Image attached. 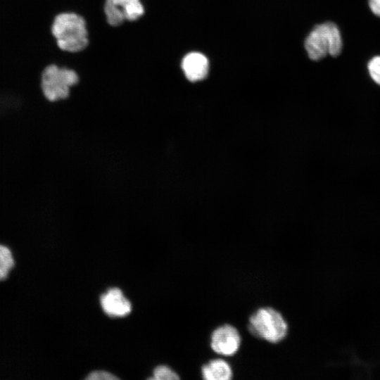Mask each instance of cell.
<instances>
[{"label": "cell", "instance_id": "cell-1", "mask_svg": "<svg viewBox=\"0 0 380 380\" xmlns=\"http://www.w3.org/2000/svg\"><path fill=\"white\" fill-rule=\"evenodd\" d=\"M51 32L58 46L64 51H81L89 43L86 22L75 13L57 15L51 25Z\"/></svg>", "mask_w": 380, "mask_h": 380}, {"label": "cell", "instance_id": "cell-2", "mask_svg": "<svg viewBox=\"0 0 380 380\" xmlns=\"http://www.w3.org/2000/svg\"><path fill=\"white\" fill-rule=\"evenodd\" d=\"M305 49L312 61H319L328 54L338 56L342 49V39L338 27L331 22L316 25L305 40Z\"/></svg>", "mask_w": 380, "mask_h": 380}, {"label": "cell", "instance_id": "cell-3", "mask_svg": "<svg viewBox=\"0 0 380 380\" xmlns=\"http://www.w3.org/2000/svg\"><path fill=\"white\" fill-rule=\"evenodd\" d=\"M248 330L258 338L276 343L286 336L288 325L280 312L265 307L258 309L251 316Z\"/></svg>", "mask_w": 380, "mask_h": 380}, {"label": "cell", "instance_id": "cell-4", "mask_svg": "<svg viewBox=\"0 0 380 380\" xmlns=\"http://www.w3.org/2000/svg\"><path fill=\"white\" fill-rule=\"evenodd\" d=\"M78 82L79 77L75 70L49 65L42 72L41 87L45 98L55 102L68 98L70 88Z\"/></svg>", "mask_w": 380, "mask_h": 380}, {"label": "cell", "instance_id": "cell-5", "mask_svg": "<svg viewBox=\"0 0 380 380\" xmlns=\"http://www.w3.org/2000/svg\"><path fill=\"white\" fill-rule=\"evenodd\" d=\"M104 13L110 25L118 26L124 21H134L144 13L140 0H106Z\"/></svg>", "mask_w": 380, "mask_h": 380}, {"label": "cell", "instance_id": "cell-6", "mask_svg": "<svg viewBox=\"0 0 380 380\" xmlns=\"http://www.w3.org/2000/svg\"><path fill=\"white\" fill-rule=\"evenodd\" d=\"M240 344V334L232 325L226 324L220 326L212 333L210 346L220 355H233L238 351Z\"/></svg>", "mask_w": 380, "mask_h": 380}, {"label": "cell", "instance_id": "cell-7", "mask_svg": "<svg viewBox=\"0 0 380 380\" xmlns=\"http://www.w3.org/2000/svg\"><path fill=\"white\" fill-rule=\"evenodd\" d=\"M181 67L186 79L194 82L206 77L209 70V61L204 54L193 51L184 56Z\"/></svg>", "mask_w": 380, "mask_h": 380}, {"label": "cell", "instance_id": "cell-8", "mask_svg": "<svg viewBox=\"0 0 380 380\" xmlns=\"http://www.w3.org/2000/svg\"><path fill=\"white\" fill-rule=\"evenodd\" d=\"M101 304L106 314L113 317H122L129 314L132 305L120 289L112 288L101 296Z\"/></svg>", "mask_w": 380, "mask_h": 380}, {"label": "cell", "instance_id": "cell-9", "mask_svg": "<svg viewBox=\"0 0 380 380\" xmlns=\"http://www.w3.org/2000/svg\"><path fill=\"white\" fill-rule=\"evenodd\" d=\"M201 374L206 380H229L233 372L230 365L222 359L212 360L201 367Z\"/></svg>", "mask_w": 380, "mask_h": 380}, {"label": "cell", "instance_id": "cell-10", "mask_svg": "<svg viewBox=\"0 0 380 380\" xmlns=\"http://www.w3.org/2000/svg\"><path fill=\"white\" fill-rule=\"evenodd\" d=\"M15 264L11 251L0 244V281L6 279Z\"/></svg>", "mask_w": 380, "mask_h": 380}, {"label": "cell", "instance_id": "cell-11", "mask_svg": "<svg viewBox=\"0 0 380 380\" xmlns=\"http://www.w3.org/2000/svg\"><path fill=\"white\" fill-rule=\"evenodd\" d=\"M153 379L156 380H175L179 379V377L170 367L160 365L154 369Z\"/></svg>", "mask_w": 380, "mask_h": 380}, {"label": "cell", "instance_id": "cell-12", "mask_svg": "<svg viewBox=\"0 0 380 380\" xmlns=\"http://www.w3.org/2000/svg\"><path fill=\"white\" fill-rule=\"evenodd\" d=\"M368 70L372 80L380 85V56H375L369 61Z\"/></svg>", "mask_w": 380, "mask_h": 380}, {"label": "cell", "instance_id": "cell-13", "mask_svg": "<svg viewBox=\"0 0 380 380\" xmlns=\"http://www.w3.org/2000/svg\"><path fill=\"white\" fill-rule=\"evenodd\" d=\"M88 380H115L118 379L113 374L106 371H94L91 372L87 377Z\"/></svg>", "mask_w": 380, "mask_h": 380}, {"label": "cell", "instance_id": "cell-14", "mask_svg": "<svg viewBox=\"0 0 380 380\" xmlns=\"http://www.w3.org/2000/svg\"><path fill=\"white\" fill-rule=\"evenodd\" d=\"M369 6L372 13L380 17V0H369Z\"/></svg>", "mask_w": 380, "mask_h": 380}]
</instances>
